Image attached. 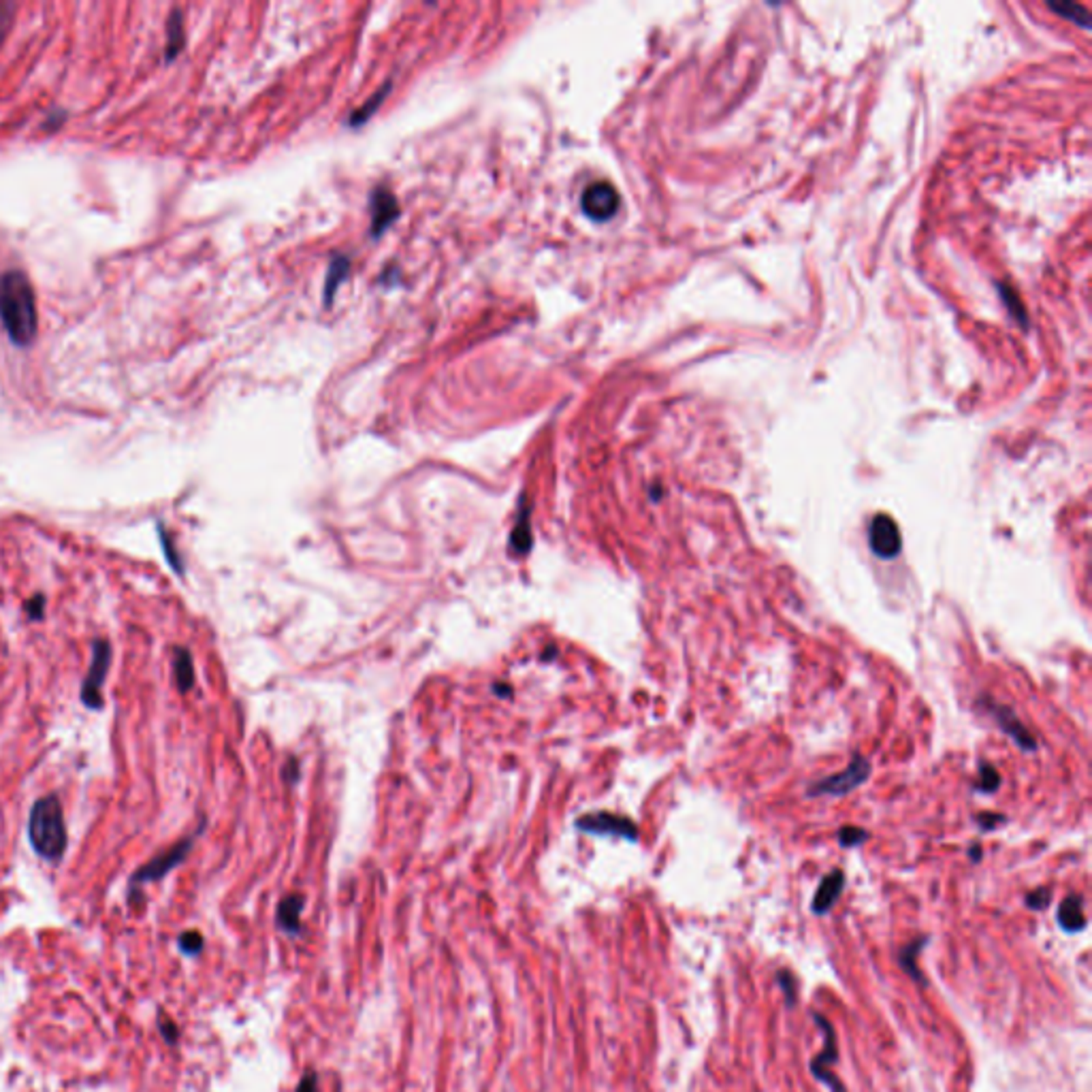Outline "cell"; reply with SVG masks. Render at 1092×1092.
<instances>
[{
  "label": "cell",
  "mask_w": 1092,
  "mask_h": 1092,
  "mask_svg": "<svg viewBox=\"0 0 1092 1092\" xmlns=\"http://www.w3.org/2000/svg\"><path fill=\"white\" fill-rule=\"evenodd\" d=\"M0 320L16 346H30L37 338V299L30 280L23 271L0 276Z\"/></svg>",
  "instance_id": "1"
},
{
  "label": "cell",
  "mask_w": 1092,
  "mask_h": 1092,
  "mask_svg": "<svg viewBox=\"0 0 1092 1092\" xmlns=\"http://www.w3.org/2000/svg\"><path fill=\"white\" fill-rule=\"evenodd\" d=\"M28 836H30V845L41 858L58 862L64 855L69 836H66L63 805L54 794L39 798L32 805L30 820H28Z\"/></svg>",
  "instance_id": "2"
},
{
  "label": "cell",
  "mask_w": 1092,
  "mask_h": 1092,
  "mask_svg": "<svg viewBox=\"0 0 1092 1092\" xmlns=\"http://www.w3.org/2000/svg\"><path fill=\"white\" fill-rule=\"evenodd\" d=\"M811 1018H813V1022L817 1024V1028L821 1030V1037H824V1048H821V1052H817L815 1056L811 1058V1065H808V1071H811V1075L815 1077V1080L820 1082V1084H824L830 1092H847V1089H845V1084H843V1082H841V1077L836 1075L834 1071H832V1067L839 1065V1056H841V1054H839V1037H836L834 1024H832L830 1020L826 1018V1015L817 1014V1011H813Z\"/></svg>",
  "instance_id": "3"
},
{
  "label": "cell",
  "mask_w": 1092,
  "mask_h": 1092,
  "mask_svg": "<svg viewBox=\"0 0 1092 1092\" xmlns=\"http://www.w3.org/2000/svg\"><path fill=\"white\" fill-rule=\"evenodd\" d=\"M868 777H871V762H868L864 755H855L843 773L830 774V777H826L824 781L813 783V786L807 789V796L808 798L845 796V794L854 792V789L864 786V783L868 781Z\"/></svg>",
  "instance_id": "4"
},
{
  "label": "cell",
  "mask_w": 1092,
  "mask_h": 1092,
  "mask_svg": "<svg viewBox=\"0 0 1092 1092\" xmlns=\"http://www.w3.org/2000/svg\"><path fill=\"white\" fill-rule=\"evenodd\" d=\"M110 666H111V645L105 640V638H97L92 642V661H90V670L82 683V702L86 704L88 708L92 711H98L103 708L105 700H103V683H105L107 673H110Z\"/></svg>",
  "instance_id": "5"
},
{
  "label": "cell",
  "mask_w": 1092,
  "mask_h": 1092,
  "mask_svg": "<svg viewBox=\"0 0 1092 1092\" xmlns=\"http://www.w3.org/2000/svg\"><path fill=\"white\" fill-rule=\"evenodd\" d=\"M868 548L879 559H894L902 551L901 529L890 514H874L868 523Z\"/></svg>",
  "instance_id": "6"
},
{
  "label": "cell",
  "mask_w": 1092,
  "mask_h": 1092,
  "mask_svg": "<svg viewBox=\"0 0 1092 1092\" xmlns=\"http://www.w3.org/2000/svg\"><path fill=\"white\" fill-rule=\"evenodd\" d=\"M192 841H195V836H188V839L179 841L178 845H173V847L167 849V852L156 855V858L150 860L148 864H144L139 871L132 874L131 888L141 886V883H148V881H158V879H163L164 874L171 873L175 867H179V864L186 860L188 852L192 849Z\"/></svg>",
  "instance_id": "7"
},
{
  "label": "cell",
  "mask_w": 1092,
  "mask_h": 1092,
  "mask_svg": "<svg viewBox=\"0 0 1092 1092\" xmlns=\"http://www.w3.org/2000/svg\"><path fill=\"white\" fill-rule=\"evenodd\" d=\"M619 203H621L619 192L614 191L613 184H608V182L589 184V186L585 188L583 197H580L583 211L595 222L611 220L613 216L619 211Z\"/></svg>",
  "instance_id": "8"
},
{
  "label": "cell",
  "mask_w": 1092,
  "mask_h": 1092,
  "mask_svg": "<svg viewBox=\"0 0 1092 1092\" xmlns=\"http://www.w3.org/2000/svg\"><path fill=\"white\" fill-rule=\"evenodd\" d=\"M576 828L580 832L600 836H621L626 841H638V828L632 820L614 813H591V815L580 817L576 821Z\"/></svg>",
  "instance_id": "9"
},
{
  "label": "cell",
  "mask_w": 1092,
  "mask_h": 1092,
  "mask_svg": "<svg viewBox=\"0 0 1092 1092\" xmlns=\"http://www.w3.org/2000/svg\"><path fill=\"white\" fill-rule=\"evenodd\" d=\"M983 702L988 704V713L995 715V720L1001 726V730L1007 732V734L1015 740V745H1018L1020 749L1037 751V740H1035V736L1027 730V726L1020 721V717L1015 715L1014 708L1003 707V704H996V702H992V700L990 702L983 700Z\"/></svg>",
  "instance_id": "10"
},
{
  "label": "cell",
  "mask_w": 1092,
  "mask_h": 1092,
  "mask_svg": "<svg viewBox=\"0 0 1092 1092\" xmlns=\"http://www.w3.org/2000/svg\"><path fill=\"white\" fill-rule=\"evenodd\" d=\"M843 888H845V873L841 868H834L826 874L824 879L820 881L817 886L815 894H813L811 901V911L815 915H828L832 909H834L836 901H839L841 894H843Z\"/></svg>",
  "instance_id": "11"
},
{
  "label": "cell",
  "mask_w": 1092,
  "mask_h": 1092,
  "mask_svg": "<svg viewBox=\"0 0 1092 1092\" xmlns=\"http://www.w3.org/2000/svg\"><path fill=\"white\" fill-rule=\"evenodd\" d=\"M399 216L397 198L386 188H378L372 195V233L378 235Z\"/></svg>",
  "instance_id": "12"
},
{
  "label": "cell",
  "mask_w": 1092,
  "mask_h": 1092,
  "mask_svg": "<svg viewBox=\"0 0 1092 1092\" xmlns=\"http://www.w3.org/2000/svg\"><path fill=\"white\" fill-rule=\"evenodd\" d=\"M926 943H928V937H915L914 941H909V943L901 945L896 954L898 967H901L902 971L911 977V980L918 983V986H928V981H926L924 973H921V968H920V954H921V949L926 948Z\"/></svg>",
  "instance_id": "13"
},
{
  "label": "cell",
  "mask_w": 1092,
  "mask_h": 1092,
  "mask_svg": "<svg viewBox=\"0 0 1092 1092\" xmlns=\"http://www.w3.org/2000/svg\"><path fill=\"white\" fill-rule=\"evenodd\" d=\"M1058 926L1065 933H1082L1086 928V914H1084V898L1080 894H1069L1065 901L1058 905L1056 914Z\"/></svg>",
  "instance_id": "14"
},
{
  "label": "cell",
  "mask_w": 1092,
  "mask_h": 1092,
  "mask_svg": "<svg viewBox=\"0 0 1092 1092\" xmlns=\"http://www.w3.org/2000/svg\"><path fill=\"white\" fill-rule=\"evenodd\" d=\"M305 907V898L301 894H291L286 898H282V902L278 905V914H276V921L286 935L291 937H297L301 933V911Z\"/></svg>",
  "instance_id": "15"
},
{
  "label": "cell",
  "mask_w": 1092,
  "mask_h": 1092,
  "mask_svg": "<svg viewBox=\"0 0 1092 1092\" xmlns=\"http://www.w3.org/2000/svg\"><path fill=\"white\" fill-rule=\"evenodd\" d=\"M173 673H175V683H178L179 692H191L192 685H195V664H192L191 651L182 649V646L175 649Z\"/></svg>",
  "instance_id": "16"
},
{
  "label": "cell",
  "mask_w": 1092,
  "mask_h": 1092,
  "mask_svg": "<svg viewBox=\"0 0 1092 1092\" xmlns=\"http://www.w3.org/2000/svg\"><path fill=\"white\" fill-rule=\"evenodd\" d=\"M533 540H532V525H529V506H521V513L517 517V525L513 529V536H510V548H513L517 555H527L529 548H532Z\"/></svg>",
  "instance_id": "17"
},
{
  "label": "cell",
  "mask_w": 1092,
  "mask_h": 1092,
  "mask_svg": "<svg viewBox=\"0 0 1092 1092\" xmlns=\"http://www.w3.org/2000/svg\"><path fill=\"white\" fill-rule=\"evenodd\" d=\"M774 981H777L779 990L783 992V999H786V1005L789 1007V1009H794V1007L798 1005V996H801V992H798V988H801V981H798V977L794 975V973L789 971V968H779L777 975H774Z\"/></svg>",
  "instance_id": "18"
},
{
  "label": "cell",
  "mask_w": 1092,
  "mask_h": 1092,
  "mask_svg": "<svg viewBox=\"0 0 1092 1092\" xmlns=\"http://www.w3.org/2000/svg\"><path fill=\"white\" fill-rule=\"evenodd\" d=\"M184 20H182V13L173 11V16L169 17L167 23V60L175 58L179 54V50L184 47Z\"/></svg>",
  "instance_id": "19"
},
{
  "label": "cell",
  "mask_w": 1092,
  "mask_h": 1092,
  "mask_svg": "<svg viewBox=\"0 0 1092 1092\" xmlns=\"http://www.w3.org/2000/svg\"><path fill=\"white\" fill-rule=\"evenodd\" d=\"M348 269H350L348 258H344V257L333 258V263H331V269H329V276H327V285H325V291H327V301H331V295H335V288H338L339 280L346 278Z\"/></svg>",
  "instance_id": "20"
},
{
  "label": "cell",
  "mask_w": 1092,
  "mask_h": 1092,
  "mask_svg": "<svg viewBox=\"0 0 1092 1092\" xmlns=\"http://www.w3.org/2000/svg\"><path fill=\"white\" fill-rule=\"evenodd\" d=\"M999 787H1001V773H999V770H996L995 766L988 764V762L980 764V779H977L975 789H980V792H986V794H992V792H996V789H999Z\"/></svg>",
  "instance_id": "21"
},
{
  "label": "cell",
  "mask_w": 1092,
  "mask_h": 1092,
  "mask_svg": "<svg viewBox=\"0 0 1092 1092\" xmlns=\"http://www.w3.org/2000/svg\"><path fill=\"white\" fill-rule=\"evenodd\" d=\"M868 836H871L868 834V830L858 828V826H843V828L839 830V843H841V847H845V849L860 847V845L867 843Z\"/></svg>",
  "instance_id": "22"
},
{
  "label": "cell",
  "mask_w": 1092,
  "mask_h": 1092,
  "mask_svg": "<svg viewBox=\"0 0 1092 1092\" xmlns=\"http://www.w3.org/2000/svg\"><path fill=\"white\" fill-rule=\"evenodd\" d=\"M178 945H179V949H182V952L186 954V956H198V954L203 952V945H205V941H203L201 933H197V930H188V933L179 935Z\"/></svg>",
  "instance_id": "23"
},
{
  "label": "cell",
  "mask_w": 1092,
  "mask_h": 1092,
  "mask_svg": "<svg viewBox=\"0 0 1092 1092\" xmlns=\"http://www.w3.org/2000/svg\"><path fill=\"white\" fill-rule=\"evenodd\" d=\"M1024 902L1030 911H1043L1048 909L1049 902H1052V890L1049 888H1035L1030 890L1027 896H1024Z\"/></svg>",
  "instance_id": "24"
},
{
  "label": "cell",
  "mask_w": 1092,
  "mask_h": 1092,
  "mask_svg": "<svg viewBox=\"0 0 1092 1092\" xmlns=\"http://www.w3.org/2000/svg\"><path fill=\"white\" fill-rule=\"evenodd\" d=\"M13 13H16V4H13V3H3V4H0V45H3L4 37H7V32H9V28H11Z\"/></svg>",
  "instance_id": "25"
},
{
  "label": "cell",
  "mask_w": 1092,
  "mask_h": 1092,
  "mask_svg": "<svg viewBox=\"0 0 1092 1092\" xmlns=\"http://www.w3.org/2000/svg\"><path fill=\"white\" fill-rule=\"evenodd\" d=\"M975 821L980 824L981 830H995L999 824H1005V815H999V813H981V815L975 817Z\"/></svg>",
  "instance_id": "26"
},
{
  "label": "cell",
  "mask_w": 1092,
  "mask_h": 1092,
  "mask_svg": "<svg viewBox=\"0 0 1092 1092\" xmlns=\"http://www.w3.org/2000/svg\"><path fill=\"white\" fill-rule=\"evenodd\" d=\"M44 606H45V598H44V595H35V598L28 600V602H26V613H28V617H30V619H37V621H39V619L44 617Z\"/></svg>",
  "instance_id": "27"
},
{
  "label": "cell",
  "mask_w": 1092,
  "mask_h": 1092,
  "mask_svg": "<svg viewBox=\"0 0 1092 1092\" xmlns=\"http://www.w3.org/2000/svg\"><path fill=\"white\" fill-rule=\"evenodd\" d=\"M316 1089H318V1075L314 1071H307L304 1080L297 1086V1092H316Z\"/></svg>",
  "instance_id": "28"
},
{
  "label": "cell",
  "mask_w": 1092,
  "mask_h": 1092,
  "mask_svg": "<svg viewBox=\"0 0 1092 1092\" xmlns=\"http://www.w3.org/2000/svg\"><path fill=\"white\" fill-rule=\"evenodd\" d=\"M160 1030H163V1037L167 1039V1043L178 1042V1027L171 1020H160Z\"/></svg>",
  "instance_id": "29"
},
{
  "label": "cell",
  "mask_w": 1092,
  "mask_h": 1092,
  "mask_svg": "<svg viewBox=\"0 0 1092 1092\" xmlns=\"http://www.w3.org/2000/svg\"><path fill=\"white\" fill-rule=\"evenodd\" d=\"M297 777H299V766H297V762H288V766H286V779H288V781L295 783Z\"/></svg>",
  "instance_id": "30"
},
{
  "label": "cell",
  "mask_w": 1092,
  "mask_h": 1092,
  "mask_svg": "<svg viewBox=\"0 0 1092 1092\" xmlns=\"http://www.w3.org/2000/svg\"><path fill=\"white\" fill-rule=\"evenodd\" d=\"M968 858H971L973 862H980V860H981V845H977V843L973 845V847L968 849Z\"/></svg>",
  "instance_id": "31"
}]
</instances>
